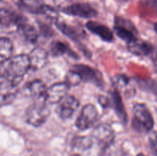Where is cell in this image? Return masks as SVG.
Segmentation results:
<instances>
[{
  "instance_id": "3957f363",
  "label": "cell",
  "mask_w": 157,
  "mask_h": 156,
  "mask_svg": "<svg viewBox=\"0 0 157 156\" xmlns=\"http://www.w3.org/2000/svg\"><path fill=\"white\" fill-rule=\"evenodd\" d=\"M49 116L50 110L47 103L43 101H35L26 111V122L34 127H40L45 123Z\"/></svg>"
},
{
  "instance_id": "603a6c76",
  "label": "cell",
  "mask_w": 157,
  "mask_h": 156,
  "mask_svg": "<svg viewBox=\"0 0 157 156\" xmlns=\"http://www.w3.org/2000/svg\"><path fill=\"white\" fill-rule=\"evenodd\" d=\"M82 82L81 76L78 73L73 70H71L67 72L65 76V83L69 87H77Z\"/></svg>"
},
{
  "instance_id": "4316f807",
  "label": "cell",
  "mask_w": 157,
  "mask_h": 156,
  "mask_svg": "<svg viewBox=\"0 0 157 156\" xmlns=\"http://www.w3.org/2000/svg\"><path fill=\"white\" fill-rule=\"evenodd\" d=\"M154 31L156 32V33L157 34V21L154 24Z\"/></svg>"
},
{
  "instance_id": "7c38bea8",
  "label": "cell",
  "mask_w": 157,
  "mask_h": 156,
  "mask_svg": "<svg viewBox=\"0 0 157 156\" xmlns=\"http://www.w3.org/2000/svg\"><path fill=\"white\" fill-rule=\"evenodd\" d=\"M48 54L42 47H35L29 54L30 68L38 70L43 68L48 62Z\"/></svg>"
},
{
  "instance_id": "44dd1931",
  "label": "cell",
  "mask_w": 157,
  "mask_h": 156,
  "mask_svg": "<svg viewBox=\"0 0 157 156\" xmlns=\"http://www.w3.org/2000/svg\"><path fill=\"white\" fill-rule=\"evenodd\" d=\"M94 143L91 136H77L72 141V148L80 151L90 149Z\"/></svg>"
},
{
  "instance_id": "8fae6325",
  "label": "cell",
  "mask_w": 157,
  "mask_h": 156,
  "mask_svg": "<svg viewBox=\"0 0 157 156\" xmlns=\"http://www.w3.org/2000/svg\"><path fill=\"white\" fill-rule=\"evenodd\" d=\"M127 49L130 53L137 56L149 57L155 54L156 48L148 41L137 39L127 44Z\"/></svg>"
},
{
  "instance_id": "5b68a950",
  "label": "cell",
  "mask_w": 157,
  "mask_h": 156,
  "mask_svg": "<svg viewBox=\"0 0 157 156\" xmlns=\"http://www.w3.org/2000/svg\"><path fill=\"white\" fill-rule=\"evenodd\" d=\"M114 32L120 38L124 40L128 44L134 40L137 39L136 34L137 31L134 25L128 20H126L121 17L115 18Z\"/></svg>"
},
{
  "instance_id": "cb8c5ba5",
  "label": "cell",
  "mask_w": 157,
  "mask_h": 156,
  "mask_svg": "<svg viewBox=\"0 0 157 156\" xmlns=\"http://www.w3.org/2000/svg\"><path fill=\"white\" fill-rule=\"evenodd\" d=\"M150 144L153 154H154V156H157V135L156 133L150 136Z\"/></svg>"
},
{
  "instance_id": "277c9868",
  "label": "cell",
  "mask_w": 157,
  "mask_h": 156,
  "mask_svg": "<svg viewBox=\"0 0 157 156\" xmlns=\"http://www.w3.org/2000/svg\"><path fill=\"white\" fill-rule=\"evenodd\" d=\"M98 119V112L93 104H86L80 112L76 119V126L80 130H87L91 128Z\"/></svg>"
},
{
  "instance_id": "30bf717a",
  "label": "cell",
  "mask_w": 157,
  "mask_h": 156,
  "mask_svg": "<svg viewBox=\"0 0 157 156\" xmlns=\"http://www.w3.org/2000/svg\"><path fill=\"white\" fill-rule=\"evenodd\" d=\"M18 93V86L5 78L0 84V106L12 103Z\"/></svg>"
},
{
  "instance_id": "7402d4cb",
  "label": "cell",
  "mask_w": 157,
  "mask_h": 156,
  "mask_svg": "<svg viewBox=\"0 0 157 156\" xmlns=\"http://www.w3.org/2000/svg\"><path fill=\"white\" fill-rule=\"evenodd\" d=\"M50 51L53 56H62L66 54L71 53L67 44L59 41H55L50 46Z\"/></svg>"
},
{
  "instance_id": "6da1fadb",
  "label": "cell",
  "mask_w": 157,
  "mask_h": 156,
  "mask_svg": "<svg viewBox=\"0 0 157 156\" xmlns=\"http://www.w3.org/2000/svg\"><path fill=\"white\" fill-rule=\"evenodd\" d=\"M29 69L30 62L29 55L23 54L17 55L11 58L7 67H5L6 78L18 86Z\"/></svg>"
},
{
  "instance_id": "52a82bcc",
  "label": "cell",
  "mask_w": 157,
  "mask_h": 156,
  "mask_svg": "<svg viewBox=\"0 0 157 156\" xmlns=\"http://www.w3.org/2000/svg\"><path fill=\"white\" fill-rule=\"evenodd\" d=\"M64 14L83 18H94L98 15L97 11L88 3H71L61 11Z\"/></svg>"
},
{
  "instance_id": "d6986e66",
  "label": "cell",
  "mask_w": 157,
  "mask_h": 156,
  "mask_svg": "<svg viewBox=\"0 0 157 156\" xmlns=\"http://www.w3.org/2000/svg\"><path fill=\"white\" fill-rule=\"evenodd\" d=\"M71 70L79 73L82 81L99 84V79L96 71L90 66L84 65V64H75L72 67Z\"/></svg>"
},
{
  "instance_id": "2e32d148",
  "label": "cell",
  "mask_w": 157,
  "mask_h": 156,
  "mask_svg": "<svg viewBox=\"0 0 157 156\" xmlns=\"http://www.w3.org/2000/svg\"><path fill=\"white\" fill-rule=\"evenodd\" d=\"M110 96H111V99L110 100L109 99V104H112L118 118L121 119V122L126 123L127 121V112H126L121 93L118 91L117 87H115L114 90L110 93Z\"/></svg>"
},
{
  "instance_id": "5bb4252c",
  "label": "cell",
  "mask_w": 157,
  "mask_h": 156,
  "mask_svg": "<svg viewBox=\"0 0 157 156\" xmlns=\"http://www.w3.org/2000/svg\"><path fill=\"white\" fill-rule=\"evenodd\" d=\"M29 95L35 101H43L45 102L47 87L45 84L40 80H35L31 81L26 86Z\"/></svg>"
},
{
  "instance_id": "484cf974",
  "label": "cell",
  "mask_w": 157,
  "mask_h": 156,
  "mask_svg": "<svg viewBox=\"0 0 157 156\" xmlns=\"http://www.w3.org/2000/svg\"><path fill=\"white\" fill-rule=\"evenodd\" d=\"M3 64H0V84L2 81L6 78V74H5V67H2Z\"/></svg>"
},
{
  "instance_id": "d4e9b609",
  "label": "cell",
  "mask_w": 157,
  "mask_h": 156,
  "mask_svg": "<svg viewBox=\"0 0 157 156\" xmlns=\"http://www.w3.org/2000/svg\"><path fill=\"white\" fill-rule=\"evenodd\" d=\"M54 3L56 6V7L59 9L60 11H62L63 9H65L69 4H71L70 0H53Z\"/></svg>"
},
{
  "instance_id": "9c48e42d",
  "label": "cell",
  "mask_w": 157,
  "mask_h": 156,
  "mask_svg": "<svg viewBox=\"0 0 157 156\" xmlns=\"http://www.w3.org/2000/svg\"><path fill=\"white\" fill-rule=\"evenodd\" d=\"M70 87L65 82L57 83L47 89L45 102L46 103H58L67 94Z\"/></svg>"
},
{
  "instance_id": "f546056e",
  "label": "cell",
  "mask_w": 157,
  "mask_h": 156,
  "mask_svg": "<svg viewBox=\"0 0 157 156\" xmlns=\"http://www.w3.org/2000/svg\"><path fill=\"white\" fill-rule=\"evenodd\" d=\"M72 156H79L78 154H75V155H72Z\"/></svg>"
},
{
  "instance_id": "ffe728a7",
  "label": "cell",
  "mask_w": 157,
  "mask_h": 156,
  "mask_svg": "<svg viewBox=\"0 0 157 156\" xmlns=\"http://www.w3.org/2000/svg\"><path fill=\"white\" fill-rule=\"evenodd\" d=\"M13 44L8 38H0V64H4L12 58Z\"/></svg>"
},
{
  "instance_id": "ac0fdd59",
  "label": "cell",
  "mask_w": 157,
  "mask_h": 156,
  "mask_svg": "<svg viewBox=\"0 0 157 156\" xmlns=\"http://www.w3.org/2000/svg\"><path fill=\"white\" fill-rule=\"evenodd\" d=\"M55 25L65 36L68 37L75 41H78L84 38V32L82 29L67 24V23L60 21L59 20L55 23Z\"/></svg>"
},
{
  "instance_id": "8992f818",
  "label": "cell",
  "mask_w": 157,
  "mask_h": 156,
  "mask_svg": "<svg viewBox=\"0 0 157 156\" xmlns=\"http://www.w3.org/2000/svg\"><path fill=\"white\" fill-rule=\"evenodd\" d=\"M91 137L95 139L102 148L111 145L115 142V133L109 124L102 122L94 128Z\"/></svg>"
},
{
  "instance_id": "83f0119b",
  "label": "cell",
  "mask_w": 157,
  "mask_h": 156,
  "mask_svg": "<svg viewBox=\"0 0 157 156\" xmlns=\"http://www.w3.org/2000/svg\"><path fill=\"white\" fill-rule=\"evenodd\" d=\"M136 156H147V155H145L144 153H139V154H138Z\"/></svg>"
},
{
  "instance_id": "9a60e30c",
  "label": "cell",
  "mask_w": 157,
  "mask_h": 156,
  "mask_svg": "<svg viewBox=\"0 0 157 156\" xmlns=\"http://www.w3.org/2000/svg\"><path fill=\"white\" fill-rule=\"evenodd\" d=\"M17 31L23 41L31 44H35L39 37L35 28L32 24L26 23L25 21L19 23L17 25Z\"/></svg>"
},
{
  "instance_id": "e0dca14e",
  "label": "cell",
  "mask_w": 157,
  "mask_h": 156,
  "mask_svg": "<svg viewBox=\"0 0 157 156\" xmlns=\"http://www.w3.org/2000/svg\"><path fill=\"white\" fill-rule=\"evenodd\" d=\"M23 21H25L24 17L15 12V11L7 8H0V25H18L19 23Z\"/></svg>"
},
{
  "instance_id": "ba28073f",
  "label": "cell",
  "mask_w": 157,
  "mask_h": 156,
  "mask_svg": "<svg viewBox=\"0 0 157 156\" xmlns=\"http://www.w3.org/2000/svg\"><path fill=\"white\" fill-rule=\"evenodd\" d=\"M79 107V102L73 96H66L58 102L56 108L58 116L63 120H66L71 117Z\"/></svg>"
},
{
  "instance_id": "f1b7e54d",
  "label": "cell",
  "mask_w": 157,
  "mask_h": 156,
  "mask_svg": "<svg viewBox=\"0 0 157 156\" xmlns=\"http://www.w3.org/2000/svg\"><path fill=\"white\" fill-rule=\"evenodd\" d=\"M154 3H155V5L157 6V0H154Z\"/></svg>"
},
{
  "instance_id": "4fadbf2b",
  "label": "cell",
  "mask_w": 157,
  "mask_h": 156,
  "mask_svg": "<svg viewBox=\"0 0 157 156\" xmlns=\"http://www.w3.org/2000/svg\"><path fill=\"white\" fill-rule=\"evenodd\" d=\"M86 27L90 32L98 35L103 41L111 42L113 40V33L108 27L97 21H90L86 24Z\"/></svg>"
},
{
  "instance_id": "7a4b0ae2",
  "label": "cell",
  "mask_w": 157,
  "mask_h": 156,
  "mask_svg": "<svg viewBox=\"0 0 157 156\" xmlns=\"http://www.w3.org/2000/svg\"><path fill=\"white\" fill-rule=\"evenodd\" d=\"M132 126L140 133L149 132L154 126L153 115L147 106L144 103H136L133 108Z\"/></svg>"
}]
</instances>
